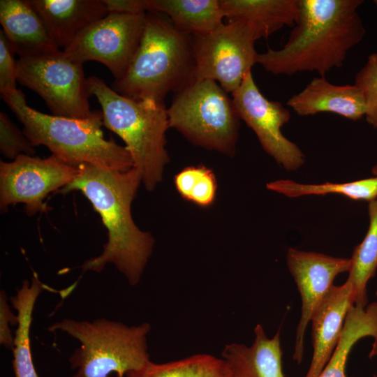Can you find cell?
Masks as SVG:
<instances>
[{
    "instance_id": "obj_1",
    "label": "cell",
    "mask_w": 377,
    "mask_h": 377,
    "mask_svg": "<svg viewBox=\"0 0 377 377\" xmlns=\"http://www.w3.org/2000/svg\"><path fill=\"white\" fill-rule=\"evenodd\" d=\"M74 179L61 193L80 191L101 217L108 232L102 253L86 260L82 272H101L114 264L131 286L137 285L154 245L149 232L142 231L131 215V204L142 182L139 172L110 170L90 164L77 167Z\"/></svg>"
},
{
    "instance_id": "obj_2",
    "label": "cell",
    "mask_w": 377,
    "mask_h": 377,
    "mask_svg": "<svg viewBox=\"0 0 377 377\" xmlns=\"http://www.w3.org/2000/svg\"><path fill=\"white\" fill-rule=\"evenodd\" d=\"M299 13L279 50L258 53L257 64L274 75L315 71L319 76L341 67L360 43L365 27L357 10L362 0H298Z\"/></svg>"
},
{
    "instance_id": "obj_3",
    "label": "cell",
    "mask_w": 377,
    "mask_h": 377,
    "mask_svg": "<svg viewBox=\"0 0 377 377\" xmlns=\"http://www.w3.org/2000/svg\"><path fill=\"white\" fill-rule=\"evenodd\" d=\"M195 80L192 36L178 31L166 15L147 12L140 44L128 70L110 87L129 98L163 101L168 94H175Z\"/></svg>"
},
{
    "instance_id": "obj_4",
    "label": "cell",
    "mask_w": 377,
    "mask_h": 377,
    "mask_svg": "<svg viewBox=\"0 0 377 377\" xmlns=\"http://www.w3.org/2000/svg\"><path fill=\"white\" fill-rule=\"evenodd\" d=\"M1 97L22 124V131L31 144L47 147L61 161L75 167L90 164L110 170L133 168L126 147L104 138L102 110H94L85 119H71L29 107L24 94L17 89L1 94Z\"/></svg>"
},
{
    "instance_id": "obj_5",
    "label": "cell",
    "mask_w": 377,
    "mask_h": 377,
    "mask_svg": "<svg viewBox=\"0 0 377 377\" xmlns=\"http://www.w3.org/2000/svg\"><path fill=\"white\" fill-rule=\"evenodd\" d=\"M87 87L101 106L103 126L123 140L146 189H154L169 161L165 133L170 126L164 102L123 96L96 76L87 79Z\"/></svg>"
},
{
    "instance_id": "obj_6",
    "label": "cell",
    "mask_w": 377,
    "mask_h": 377,
    "mask_svg": "<svg viewBox=\"0 0 377 377\" xmlns=\"http://www.w3.org/2000/svg\"><path fill=\"white\" fill-rule=\"evenodd\" d=\"M47 330L64 332L80 342L69 358L71 369H77L73 377H110L112 372L123 377L150 362L149 323L128 326L103 318L92 321L64 318Z\"/></svg>"
},
{
    "instance_id": "obj_7",
    "label": "cell",
    "mask_w": 377,
    "mask_h": 377,
    "mask_svg": "<svg viewBox=\"0 0 377 377\" xmlns=\"http://www.w3.org/2000/svg\"><path fill=\"white\" fill-rule=\"evenodd\" d=\"M169 126L193 143L232 154L241 119L232 98L215 81L195 80L174 94Z\"/></svg>"
},
{
    "instance_id": "obj_8",
    "label": "cell",
    "mask_w": 377,
    "mask_h": 377,
    "mask_svg": "<svg viewBox=\"0 0 377 377\" xmlns=\"http://www.w3.org/2000/svg\"><path fill=\"white\" fill-rule=\"evenodd\" d=\"M16 70L17 82L38 94L52 115L85 119L91 114L83 64L63 51L19 59Z\"/></svg>"
},
{
    "instance_id": "obj_9",
    "label": "cell",
    "mask_w": 377,
    "mask_h": 377,
    "mask_svg": "<svg viewBox=\"0 0 377 377\" xmlns=\"http://www.w3.org/2000/svg\"><path fill=\"white\" fill-rule=\"evenodd\" d=\"M192 38L196 80L215 81L228 94L239 87L246 73L257 64L254 30L246 22H228Z\"/></svg>"
},
{
    "instance_id": "obj_10",
    "label": "cell",
    "mask_w": 377,
    "mask_h": 377,
    "mask_svg": "<svg viewBox=\"0 0 377 377\" xmlns=\"http://www.w3.org/2000/svg\"><path fill=\"white\" fill-rule=\"evenodd\" d=\"M146 13H110L85 29L63 52L82 64L87 61L101 62L110 71L114 80H119L126 73L140 44Z\"/></svg>"
},
{
    "instance_id": "obj_11",
    "label": "cell",
    "mask_w": 377,
    "mask_h": 377,
    "mask_svg": "<svg viewBox=\"0 0 377 377\" xmlns=\"http://www.w3.org/2000/svg\"><path fill=\"white\" fill-rule=\"evenodd\" d=\"M78 172L52 155L46 158L22 154L0 162V208L23 203L28 216L47 210L43 200L51 192L71 182Z\"/></svg>"
},
{
    "instance_id": "obj_12",
    "label": "cell",
    "mask_w": 377,
    "mask_h": 377,
    "mask_svg": "<svg viewBox=\"0 0 377 377\" xmlns=\"http://www.w3.org/2000/svg\"><path fill=\"white\" fill-rule=\"evenodd\" d=\"M232 96L240 119L253 131L265 152L288 171L301 168L305 161L304 153L281 131L290 119L289 110L281 103L269 101L262 94L251 71Z\"/></svg>"
},
{
    "instance_id": "obj_13",
    "label": "cell",
    "mask_w": 377,
    "mask_h": 377,
    "mask_svg": "<svg viewBox=\"0 0 377 377\" xmlns=\"http://www.w3.org/2000/svg\"><path fill=\"white\" fill-rule=\"evenodd\" d=\"M286 263L301 297V316L298 323L293 358L300 364L304 354L306 327L336 276L348 272L350 258H337L313 251L288 249Z\"/></svg>"
},
{
    "instance_id": "obj_14",
    "label": "cell",
    "mask_w": 377,
    "mask_h": 377,
    "mask_svg": "<svg viewBox=\"0 0 377 377\" xmlns=\"http://www.w3.org/2000/svg\"><path fill=\"white\" fill-rule=\"evenodd\" d=\"M353 305V290L347 281L341 286L333 285L320 303L310 321L313 355L305 377L320 376L339 343L348 312Z\"/></svg>"
},
{
    "instance_id": "obj_15",
    "label": "cell",
    "mask_w": 377,
    "mask_h": 377,
    "mask_svg": "<svg viewBox=\"0 0 377 377\" xmlns=\"http://www.w3.org/2000/svg\"><path fill=\"white\" fill-rule=\"evenodd\" d=\"M57 47H68L109 13L103 0H28Z\"/></svg>"
},
{
    "instance_id": "obj_16",
    "label": "cell",
    "mask_w": 377,
    "mask_h": 377,
    "mask_svg": "<svg viewBox=\"0 0 377 377\" xmlns=\"http://www.w3.org/2000/svg\"><path fill=\"white\" fill-rule=\"evenodd\" d=\"M0 22L19 59L40 57L59 48L28 0H1Z\"/></svg>"
},
{
    "instance_id": "obj_17",
    "label": "cell",
    "mask_w": 377,
    "mask_h": 377,
    "mask_svg": "<svg viewBox=\"0 0 377 377\" xmlns=\"http://www.w3.org/2000/svg\"><path fill=\"white\" fill-rule=\"evenodd\" d=\"M287 105L299 116L331 112L352 121L365 115L362 92L355 84L337 85L325 76L314 77L299 93L291 96Z\"/></svg>"
},
{
    "instance_id": "obj_18",
    "label": "cell",
    "mask_w": 377,
    "mask_h": 377,
    "mask_svg": "<svg viewBox=\"0 0 377 377\" xmlns=\"http://www.w3.org/2000/svg\"><path fill=\"white\" fill-rule=\"evenodd\" d=\"M254 334L250 346L233 343L224 347L221 356L227 377H284L280 332L268 338L263 326L258 324Z\"/></svg>"
},
{
    "instance_id": "obj_19",
    "label": "cell",
    "mask_w": 377,
    "mask_h": 377,
    "mask_svg": "<svg viewBox=\"0 0 377 377\" xmlns=\"http://www.w3.org/2000/svg\"><path fill=\"white\" fill-rule=\"evenodd\" d=\"M220 3L225 18L249 24L256 40L294 26L299 13L298 0H220Z\"/></svg>"
},
{
    "instance_id": "obj_20",
    "label": "cell",
    "mask_w": 377,
    "mask_h": 377,
    "mask_svg": "<svg viewBox=\"0 0 377 377\" xmlns=\"http://www.w3.org/2000/svg\"><path fill=\"white\" fill-rule=\"evenodd\" d=\"M147 12L166 15L180 32L192 36L207 34L223 23L220 0H145Z\"/></svg>"
},
{
    "instance_id": "obj_21",
    "label": "cell",
    "mask_w": 377,
    "mask_h": 377,
    "mask_svg": "<svg viewBox=\"0 0 377 377\" xmlns=\"http://www.w3.org/2000/svg\"><path fill=\"white\" fill-rule=\"evenodd\" d=\"M44 289V284L34 273L31 282L24 280L16 295L10 297L17 316L13 349L15 377H38L33 363L29 333L34 308L38 297Z\"/></svg>"
},
{
    "instance_id": "obj_22",
    "label": "cell",
    "mask_w": 377,
    "mask_h": 377,
    "mask_svg": "<svg viewBox=\"0 0 377 377\" xmlns=\"http://www.w3.org/2000/svg\"><path fill=\"white\" fill-rule=\"evenodd\" d=\"M377 336V301L365 308L352 306L347 314L339 343L318 377H346L349 353L361 339Z\"/></svg>"
},
{
    "instance_id": "obj_23",
    "label": "cell",
    "mask_w": 377,
    "mask_h": 377,
    "mask_svg": "<svg viewBox=\"0 0 377 377\" xmlns=\"http://www.w3.org/2000/svg\"><path fill=\"white\" fill-rule=\"evenodd\" d=\"M369 227L367 234L353 252L347 281L353 290L354 305H367V285L377 269V198L368 204Z\"/></svg>"
},
{
    "instance_id": "obj_24",
    "label": "cell",
    "mask_w": 377,
    "mask_h": 377,
    "mask_svg": "<svg viewBox=\"0 0 377 377\" xmlns=\"http://www.w3.org/2000/svg\"><path fill=\"white\" fill-rule=\"evenodd\" d=\"M266 187L289 198L332 193L368 202L377 198V176L345 183L302 184L291 179H279L267 183Z\"/></svg>"
},
{
    "instance_id": "obj_25",
    "label": "cell",
    "mask_w": 377,
    "mask_h": 377,
    "mask_svg": "<svg viewBox=\"0 0 377 377\" xmlns=\"http://www.w3.org/2000/svg\"><path fill=\"white\" fill-rule=\"evenodd\" d=\"M125 377H227V369L222 358L209 354L190 357L162 363L149 362L141 369L127 372Z\"/></svg>"
},
{
    "instance_id": "obj_26",
    "label": "cell",
    "mask_w": 377,
    "mask_h": 377,
    "mask_svg": "<svg viewBox=\"0 0 377 377\" xmlns=\"http://www.w3.org/2000/svg\"><path fill=\"white\" fill-rule=\"evenodd\" d=\"M354 84L362 92L366 121L377 128V53H371L365 64L356 73Z\"/></svg>"
},
{
    "instance_id": "obj_27",
    "label": "cell",
    "mask_w": 377,
    "mask_h": 377,
    "mask_svg": "<svg viewBox=\"0 0 377 377\" xmlns=\"http://www.w3.org/2000/svg\"><path fill=\"white\" fill-rule=\"evenodd\" d=\"M0 151L3 156L13 160L22 154L33 156L35 153L34 146L24 132L3 112H0Z\"/></svg>"
},
{
    "instance_id": "obj_28",
    "label": "cell",
    "mask_w": 377,
    "mask_h": 377,
    "mask_svg": "<svg viewBox=\"0 0 377 377\" xmlns=\"http://www.w3.org/2000/svg\"><path fill=\"white\" fill-rule=\"evenodd\" d=\"M8 40L0 30V93L15 89L17 80L16 61Z\"/></svg>"
},
{
    "instance_id": "obj_29",
    "label": "cell",
    "mask_w": 377,
    "mask_h": 377,
    "mask_svg": "<svg viewBox=\"0 0 377 377\" xmlns=\"http://www.w3.org/2000/svg\"><path fill=\"white\" fill-rule=\"evenodd\" d=\"M216 187L213 172L205 166L200 165L188 201L202 207L209 206L215 199Z\"/></svg>"
},
{
    "instance_id": "obj_30",
    "label": "cell",
    "mask_w": 377,
    "mask_h": 377,
    "mask_svg": "<svg viewBox=\"0 0 377 377\" xmlns=\"http://www.w3.org/2000/svg\"><path fill=\"white\" fill-rule=\"evenodd\" d=\"M17 325V316L11 311L7 302L6 294L3 290L0 293V343L13 350L14 337L12 336L10 325Z\"/></svg>"
},
{
    "instance_id": "obj_31",
    "label": "cell",
    "mask_w": 377,
    "mask_h": 377,
    "mask_svg": "<svg viewBox=\"0 0 377 377\" xmlns=\"http://www.w3.org/2000/svg\"><path fill=\"white\" fill-rule=\"evenodd\" d=\"M200 165L184 168L175 177V184L181 196L188 200L193 184L199 172Z\"/></svg>"
},
{
    "instance_id": "obj_32",
    "label": "cell",
    "mask_w": 377,
    "mask_h": 377,
    "mask_svg": "<svg viewBox=\"0 0 377 377\" xmlns=\"http://www.w3.org/2000/svg\"><path fill=\"white\" fill-rule=\"evenodd\" d=\"M109 13L142 14L146 13L145 0H103Z\"/></svg>"
},
{
    "instance_id": "obj_33",
    "label": "cell",
    "mask_w": 377,
    "mask_h": 377,
    "mask_svg": "<svg viewBox=\"0 0 377 377\" xmlns=\"http://www.w3.org/2000/svg\"><path fill=\"white\" fill-rule=\"evenodd\" d=\"M369 357H376L377 358V336L374 338V342L371 345V349L369 354Z\"/></svg>"
},
{
    "instance_id": "obj_34",
    "label": "cell",
    "mask_w": 377,
    "mask_h": 377,
    "mask_svg": "<svg viewBox=\"0 0 377 377\" xmlns=\"http://www.w3.org/2000/svg\"><path fill=\"white\" fill-rule=\"evenodd\" d=\"M371 172L374 175V176H377V164L373 166L371 169Z\"/></svg>"
},
{
    "instance_id": "obj_35",
    "label": "cell",
    "mask_w": 377,
    "mask_h": 377,
    "mask_svg": "<svg viewBox=\"0 0 377 377\" xmlns=\"http://www.w3.org/2000/svg\"><path fill=\"white\" fill-rule=\"evenodd\" d=\"M374 4L376 5V8H377V0H374Z\"/></svg>"
},
{
    "instance_id": "obj_36",
    "label": "cell",
    "mask_w": 377,
    "mask_h": 377,
    "mask_svg": "<svg viewBox=\"0 0 377 377\" xmlns=\"http://www.w3.org/2000/svg\"><path fill=\"white\" fill-rule=\"evenodd\" d=\"M373 377H377V374H374Z\"/></svg>"
},
{
    "instance_id": "obj_37",
    "label": "cell",
    "mask_w": 377,
    "mask_h": 377,
    "mask_svg": "<svg viewBox=\"0 0 377 377\" xmlns=\"http://www.w3.org/2000/svg\"><path fill=\"white\" fill-rule=\"evenodd\" d=\"M376 297H377V288H376Z\"/></svg>"
}]
</instances>
